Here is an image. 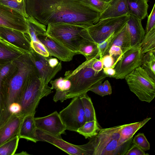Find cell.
<instances>
[{"mask_svg": "<svg viewBox=\"0 0 155 155\" xmlns=\"http://www.w3.org/2000/svg\"><path fill=\"white\" fill-rule=\"evenodd\" d=\"M25 0L27 15L45 26L66 23L86 28L97 23L101 14L87 0Z\"/></svg>", "mask_w": 155, "mask_h": 155, "instance_id": "6da1fadb", "label": "cell"}, {"mask_svg": "<svg viewBox=\"0 0 155 155\" xmlns=\"http://www.w3.org/2000/svg\"><path fill=\"white\" fill-rule=\"evenodd\" d=\"M121 126L100 129L88 143L80 145L85 155H125L132 140L126 142L121 138Z\"/></svg>", "mask_w": 155, "mask_h": 155, "instance_id": "7a4b0ae2", "label": "cell"}, {"mask_svg": "<svg viewBox=\"0 0 155 155\" xmlns=\"http://www.w3.org/2000/svg\"><path fill=\"white\" fill-rule=\"evenodd\" d=\"M15 61L16 69L2 84L7 92V98L1 126L12 114L9 111L11 106L14 104H19L23 88L27 78L31 74L37 71L28 53L25 52Z\"/></svg>", "mask_w": 155, "mask_h": 155, "instance_id": "3957f363", "label": "cell"}, {"mask_svg": "<svg viewBox=\"0 0 155 155\" xmlns=\"http://www.w3.org/2000/svg\"><path fill=\"white\" fill-rule=\"evenodd\" d=\"M95 58L86 60L74 70L65 72L64 77L71 83L67 99L72 98L87 93L91 88L102 82L107 77L102 70L97 73L92 68L91 64Z\"/></svg>", "mask_w": 155, "mask_h": 155, "instance_id": "277c9868", "label": "cell"}, {"mask_svg": "<svg viewBox=\"0 0 155 155\" xmlns=\"http://www.w3.org/2000/svg\"><path fill=\"white\" fill-rule=\"evenodd\" d=\"M52 92L50 87L43 85L37 71L32 73L27 78L23 88L19 104L21 110L19 114L23 117L35 114L41 99Z\"/></svg>", "mask_w": 155, "mask_h": 155, "instance_id": "5b68a950", "label": "cell"}, {"mask_svg": "<svg viewBox=\"0 0 155 155\" xmlns=\"http://www.w3.org/2000/svg\"><path fill=\"white\" fill-rule=\"evenodd\" d=\"M85 28L80 25L69 23L49 24L47 25L46 33L78 54L79 48L85 39L81 33L82 30Z\"/></svg>", "mask_w": 155, "mask_h": 155, "instance_id": "8992f818", "label": "cell"}, {"mask_svg": "<svg viewBox=\"0 0 155 155\" xmlns=\"http://www.w3.org/2000/svg\"><path fill=\"white\" fill-rule=\"evenodd\" d=\"M129 14L108 18L99 20L92 25L82 30L83 38L89 41L98 44L112 33L120 30L127 22Z\"/></svg>", "mask_w": 155, "mask_h": 155, "instance_id": "52a82bcc", "label": "cell"}, {"mask_svg": "<svg viewBox=\"0 0 155 155\" xmlns=\"http://www.w3.org/2000/svg\"><path fill=\"white\" fill-rule=\"evenodd\" d=\"M130 90L141 101L150 103L155 97V80L140 66L124 78Z\"/></svg>", "mask_w": 155, "mask_h": 155, "instance_id": "ba28073f", "label": "cell"}, {"mask_svg": "<svg viewBox=\"0 0 155 155\" xmlns=\"http://www.w3.org/2000/svg\"><path fill=\"white\" fill-rule=\"evenodd\" d=\"M144 54L140 46L130 48L122 55L114 68L116 74L114 78L122 79L141 65Z\"/></svg>", "mask_w": 155, "mask_h": 155, "instance_id": "9c48e42d", "label": "cell"}, {"mask_svg": "<svg viewBox=\"0 0 155 155\" xmlns=\"http://www.w3.org/2000/svg\"><path fill=\"white\" fill-rule=\"evenodd\" d=\"M72 98L70 104L59 114L66 129L76 132L86 120L80 97Z\"/></svg>", "mask_w": 155, "mask_h": 155, "instance_id": "30bf717a", "label": "cell"}, {"mask_svg": "<svg viewBox=\"0 0 155 155\" xmlns=\"http://www.w3.org/2000/svg\"><path fill=\"white\" fill-rule=\"evenodd\" d=\"M0 26L16 29L28 34L24 16L15 9L0 4Z\"/></svg>", "mask_w": 155, "mask_h": 155, "instance_id": "8fae6325", "label": "cell"}, {"mask_svg": "<svg viewBox=\"0 0 155 155\" xmlns=\"http://www.w3.org/2000/svg\"><path fill=\"white\" fill-rule=\"evenodd\" d=\"M29 54L42 84L44 86H48L49 83L61 70V62H59L57 66L52 68L48 64L46 57L38 54L32 48Z\"/></svg>", "mask_w": 155, "mask_h": 155, "instance_id": "7c38bea8", "label": "cell"}, {"mask_svg": "<svg viewBox=\"0 0 155 155\" xmlns=\"http://www.w3.org/2000/svg\"><path fill=\"white\" fill-rule=\"evenodd\" d=\"M39 41L45 46L51 56L64 62L71 61L78 54L66 48L61 43L48 35L46 33L38 36Z\"/></svg>", "mask_w": 155, "mask_h": 155, "instance_id": "4fadbf2b", "label": "cell"}, {"mask_svg": "<svg viewBox=\"0 0 155 155\" xmlns=\"http://www.w3.org/2000/svg\"><path fill=\"white\" fill-rule=\"evenodd\" d=\"M35 121L37 129L55 136L61 137L66 130L57 111L45 116L35 117Z\"/></svg>", "mask_w": 155, "mask_h": 155, "instance_id": "5bb4252c", "label": "cell"}, {"mask_svg": "<svg viewBox=\"0 0 155 155\" xmlns=\"http://www.w3.org/2000/svg\"><path fill=\"white\" fill-rule=\"evenodd\" d=\"M0 38L23 51H32L31 39L28 34L16 29L0 26Z\"/></svg>", "mask_w": 155, "mask_h": 155, "instance_id": "9a60e30c", "label": "cell"}, {"mask_svg": "<svg viewBox=\"0 0 155 155\" xmlns=\"http://www.w3.org/2000/svg\"><path fill=\"white\" fill-rule=\"evenodd\" d=\"M37 134L38 141L50 143L71 155H85L80 145L74 144L63 140L61 137L55 136L37 129Z\"/></svg>", "mask_w": 155, "mask_h": 155, "instance_id": "2e32d148", "label": "cell"}, {"mask_svg": "<svg viewBox=\"0 0 155 155\" xmlns=\"http://www.w3.org/2000/svg\"><path fill=\"white\" fill-rule=\"evenodd\" d=\"M23 117L19 114L13 113L0 127V145L18 136Z\"/></svg>", "mask_w": 155, "mask_h": 155, "instance_id": "e0dca14e", "label": "cell"}, {"mask_svg": "<svg viewBox=\"0 0 155 155\" xmlns=\"http://www.w3.org/2000/svg\"><path fill=\"white\" fill-rule=\"evenodd\" d=\"M35 115L29 114L23 117L18 134L20 139H24L35 143L38 141Z\"/></svg>", "mask_w": 155, "mask_h": 155, "instance_id": "ac0fdd59", "label": "cell"}, {"mask_svg": "<svg viewBox=\"0 0 155 155\" xmlns=\"http://www.w3.org/2000/svg\"><path fill=\"white\" fill-rule=\"evenodd\" d=\"M130 36L131 47L140 46L146 34L141 23V20L129 14L127 23Z\"/></svg>", "mask_w": 155, "mask_h": 155, "instance_id": "d6986e66", "label": "cell"}, {"mask_svg": "<svg viewBox=\"0 0 155 155\" xmlns=\"http://www.w3.org/2000/svg\"><path fill=\"white\" fill-rule=\"evenodd\" d=\"M126 0H110L106 8L101 13L99 20L108 18L116 17L128 14Z\"/></svg>", "mask_w": 155, "mask_h": 155, "instance_id": "ffe728a7", "label": "cell"}, {"mask_svg": "<svg viewBox=\"0 0 155 155\" xmlns=\"http://www.w3.org/2000/svg\"><path fill=\"white\" fill-rule=\"evenodd\" d=\"M25 52L0 38V64L13 61Z\"/></svg>", "mask_w": 155, "mask_h": 155, "instance_id": "44dd1931", "label": "cell"}, {"mask_svg": "<svg viewBox=\"0 0 155 155\" xmlns=\"http://www.w3.org/2000/svg\"><path fill=\"white\" fill-rule=\"evenodd\" d=\"M128 14L142 20L147 16L148 0H126Z\"/></svg>", "mask_w": 155, "mask_h": 155, "instance_id": "7402d4cb", "label": "cell"}, {"mask_svg": "<svg viewBox=\"0 0 155 155\" xmlns=\"http://www.w3.org/2000/svg\"><path fill=\"white\" fill-rule=\"evenodd\" d=\"M151 119V117H148L139 122L122 125L120 130L121 138L126 142L132 140L136 133Z\"/></svg>", "mask_w": 155, "mask_h": 155, "instance_id": "603a6c76", "label": "cell"}, {"mask_svg": "<svg viewBox=\"0 0 155 155\" xmlns=\"http://www.w3.org/2000/svg\"><path fill=\"white\" fill-rule=\"evenodd\" d=\"M127 23L117 32L111 45L120 47L123 54L131 48L130 38Z\"/></svg>", "mask_w": 155, "mask_h": 155, "instance_id": "cb8c5ba5", "label": "cell"}, {"mask_svg": "<svg viewBox=\"0 0 155 155\" xmlns=\"http://www.w3.org/2000/svg\"><path fill=\"white\" fill-rule=\"evenodd\" d=\"M26 20L31 41H39L38 36L46 33V26L39 23L33 17L28 16L26 18Z\"/></svg>", "mask_w": 155, "mask_h": 155, "instance_id": "d4e9b609", "label": "cell"}, {"mask_svg": "<svg viewBox=\"0 0 155 155\" xmlns=\"http://www.w3.org/2000/svg\"><path fill=\"white\" fill-rule=\"evenodd\" d=\"M97 44L85 39L80 45L77 53L83 55L86 60L99 57Z\"/></svg>", "mask_w": 155, "mask_h": 155, "instance_id": "484cf974", "label": "cell"}, {"mask_svg": "<svg viewBox=\"0 0 155 155\" xmlns=\"http://www.w3.org/2000/svg\"><path fill=\"white\" fill-rule=\"evenodd\" d=\"M100 129L97 121L92 120L86 121L76 132L84 136L85 139H87L96 135Z\"/></svg>", "mask_w": 155, "mask_h": 155, "instance_id": "4316f807", "label": "cell"}, {"mask_svg": "<svg viewBox=\"0 0 155 155\" xmlns=\"http://www.w3.org/2000/svg\"><path fill=\"white\" fill-rule=\"evenodd\" d=\"M144 54L141 67L155 80V49Z\"/></svg>", "mask_w": 155, "mask_h": 155, "instance_id": "83f0119b", "label": "cell"}, {"mask_svg": "<svg viewBox=\"0 0 155 155\" xmlns=\"http://www.w3.org/2000/svg\"><path fill=\"white\" fill-rule=\"evenodd\" d=\"M86 121H97L95 111L91 98L87 93L80 96Z\"/></svg>", "mask_w": 155, "mask_h": 155, "instance_id": "f1b7e54d", "label": "cell"}, {"mask_svg": "<svg viewBox=\"0 0 155 155\" xmlns=\"http://www.w3.org/2000/svg\"><path fill=\"white\" fill-rule=\"evenodd\" d=\"M140 46L144 54L155 49V27L145 34Z\"/></svg>", "mask_w": 155, "mask_h": 155, "instance_id": "f546056e", "label": "cell"}, {"mask_svg": "<svg viewBox=\"0 0 155 155\" xmlns=\"http://www.w3.org/2000/svg\"><path fill=\"white\" fill-rule=\"evenodd\" d=\"M19 139L17 136L0 145V155H15Z\"/></svg>", "mask_w": 155, "mask_h": 155, "instance_id": "4dcf8cb0", "label": "cell"}, {"mask_svg": "<svg viewBox=\"0 0 155 155\" xmlns=\"http://www.w3.org/2000/svg\"><path fill=\"white\" fill-rule=\"evenodd\" d=\"M0 4L15 9L25 18L28 17L26 13L25 0H0Z\"/></svg>", "mask_w": 155, "mask_h": 155, "instance_id": "1f68e13d", "label": "cell"}, {"mask_svg": "<svg viewBox=\"0 0 155 155\" xmlns=\"http://www.w3.org/2000/svg\"><path fill=\"white\" fill-rule=\"evenodd\" d=\"M51 90L54 89L56 90L63 91H68L70 89L71 83L70 81L64 78L60 77L53 80L50 81Z\"/></svg>", "mask_w": 155, "mask_h": 155, "instance_id": "d6a6232c", "label": "cell"}, {"mask_svg": "<svg viewBox=\"0 0 155 155\" xmlns=\"http://www.w3.org/2000/svg\"><path fill=\"white\" fill-rule=\"evenodd\" d=\"M118 31L112 33L106 39L97 44L100 58L104 55L108 54L114 38Z\"/></svg>", "mask_w": 155, "mask_h": 155, "instance_id": "836d02e7", "label": "cell"}, {"mask_svg": "<svg viewBox=\"0 0 155 155\" xmlns=\"http://www.w3.org/2000/svg\"><path fill=\"white\" fill-rule=\"evenodd\" d=\"M132 142L144 151L150 149V143L143 133H139L136 135L133 138Z\"/></svg>", "mask_w": 155, "mask_h": 155, "instance_id": "e575fe53", "label": "cell"}, {"mask_svg": "<svg viewBox=\"0 0 155 155\" xmlns=\"http://www.w3.org/2000/svg\"><path fill=\"white\" fill-rule=\"evenodd\" d=\"M89 6L95 10L102 13L107 7L109 3L102 0H87Z\"/></svg>", "mask_w": 155, "mask_h": 155, "instance_id": "d590c367", "label": "cell"}, {"mask_svg": "<svg viewBox=\"0 0 155 155\" xmlns=\"http://www.w3.org/2000/svg\"><path fill=\"white\" fill-rule=\"evenodd\" d=\"M31 44L32 48L38 54L45 57L50 56L45 46L40 41H31Z\"/></svg>", "mask_w": 155, "mask_h": 155, "instance_id": "8d00e7d4", "label": "cell"}, {"mask_svg": "<svg viewBox=\"0 0 155 155\" xmlns=\"http://www.w3.org/2000/svg\"><path fill=\"white\" fill-rule=\"evenodd\" d=\"M155 4H154L149 15L147 18L145 30L146 33L149 32L153 28L155 27Z\"/></svg>", "mask_w": 155, "mask_h": 155, "instance_id": "74e56055", "label": "cell"}, {"mask_svg": "<svg viewBox=\"0 0 155 155\" xmlns=\"http://www.w3.org/2000/svg\"><path fill=\"white\" fill-rule=\"evenodd\" d=\"M104 67H112L114 68L116 59L113 56L107 54L104 55L101 58Z\"/></svg>", "mask_w": 155, "mask_h": 155, "instance_id": "f35d334b", "label": "cell"}, {"mask_svg": "<svg viewBox=\"0 0 155 155\" xmlns=\"http://www.w3.org/2000/svg\"><path fill=\"white\" fill-rule=\"evenodd\" d=\"M108 54L115 58L116 57V61H118L123 55V52L120 47L115 45H112L109 49Z\"/></svg>", "mask_w": 155, "mask_h": 155, "instance_id": "ab89813d", "label": "cell"}, {"mask_svg": "<svg viewBox=\"0 0 155 155\" xmlns=\"http://www.w3.org/2000/svg\"><path fill=\"white\" fill-rule=\"evenodd\" d=\"M145 151L136 145L134 144L127 150L125 155H146Z\"/></svg>", "mask_w": 155, "mask_h": 155, "instance_id": "60d3db41", "label": "cell"}, {"mask_svg": "<svg viewBox=\"0 0 155 155\" xmlns=\"http://www.w3.org/2000/svg\"><path fill=\"white\" fill-rule=\"evenodd\" d=\"M90 91L102 97L107 95L104 91L102 82L100 83L93 86L91 88Z\"/></svg>", "mask_w": 155, "mask_h": 155, "instance_id": "b9f144b4", "label": "cell"}, {"mask_svg": "<svg viewBox=\"0 0 155 155\" xmlns=\"http://www.w3.org/2000/svg\"><path fill=\"white\" fill-rule=\"evenodd\" d=\"M67 92L56 90V92L54 96L53 100L57 102L60 101L61 102H63L67 100L66 96Z\"/></svg>", "mask_w": 155, "mask_h": 155, "instance_id": "7bdbcfd3", "label": "cell"}, {"mask_svg": "<svg viewBox=\"0 0 155 155\" xmlns=\"http://www.w3.org/2000/svg\"><path fill=\"white\" fill-rule=\"evenodd\" d=\"M91 67L97 73L102 71L103 68V65L101 59L95 58L92 63Z\"/></svg>", "mask_w": 155, "mask_h": 155, "instance_id": "ee69618b", "label": "cell"}, {"mask_svg": "<svg viewBox=\"0 0 155 155\" xmlns=\"http://www.w3.org/2000/svg\"><path fill=\"white\" fill-rule=\"evenodd\" d=\"M103 71L107 77L114 78L116 74V71L114 68L112 67H104Z\"/></svg>", "mask_w": 155, "mask_h": 155, "instance_id": "f6af8a7d", "label": "cell"}, {"mask_svg": "<svg viewBox=\"0 0 155 155\" xmlns=\"http://www.w3.org/2000/svg\"><path fill=\"white\" fill-rule=\"evenodd\" d=\"M104 91L107 95H110L112 93V89L110 84L108 80H106L103 83Z\"/></svg>", "mask_w": 155, "mask_h": 155, "instance_id": "bcb514c9", "label": "cell"}, {"mask_svg": "<svg viewBox=\"0 0 155 155\" xmlns=\"http://www.w3.org/2000/svg\"><path fill=\"white\" fill-rule=\"evenodd\" d=\"M47 61L49 65L51 68H54L57 66L59 64V61L57 58H53L51 56L46 57Z\"/></svg>", "mask_w": 155, "mask_h": 155, "instance_id": "7dc6e473", "label": "cell"}, {"mask_svg": "<svg viewBox=\"0 0 155 155\" xmlns=\"http://www.w3.org/2000/svg\"><path fill=\"white\" fill-rule=\"evenodd\" d=\"M27 155L29 154L28 153H27L25 151H22V152L18 154H15V155Z\"/></svg>", "mask_w": 155, "mask_h": 155, "instance_id": "c3c4849f", "label": "cell"}, {"mask_svg": "<svg viewBox=\"0 0 155 155\" xmlns=\"http://www.w3.org/2000/svg\"><path fill=\"white\" fill-rule=\"evenodd\" d=\"M102 0L104 1H107V2H108V1H110V0Z\"/></svg>", "mask_w": 155, "mask_h": 155, "instance_id": "681fc988", "label": "cell"}]
</instances>
